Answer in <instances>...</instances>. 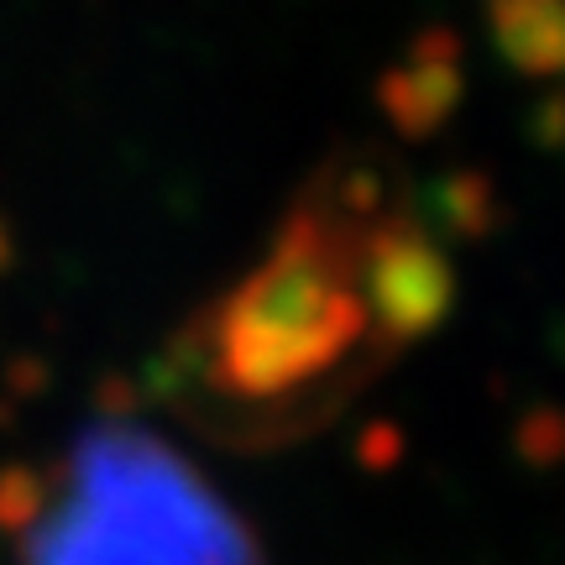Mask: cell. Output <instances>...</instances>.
I'll use <instances>...</instances> for the list:
<instances>
[{"instance_id":"obj_4","label":"cell","mask_w":565,"mask_h":565,"mask_svg":"<svg viewBox=\"0 0 565 565\" xmlns=\"http://www.w3.org/2000/svg\"><path fill=\"white\" fill-rule=\"evenodd\" d=\"M461 95V58L456 38H424L383 84L387 116L404 126L408 137H424L450 116V105Z\"/></svg>"},{"instance_id":"obj_5","label":"cell","mask_w":565,"mask_h":565,"mask_svg":"<svg viewBox=\"0 0 565 565\" xmlns=\"http://www.w3.org/2000/svg\"><path fill=\"white\" fill-rule=\"evenodd\" d=\"M487 21L513 68H524V74L561 68V0H487Z\"/></svg>"},{"instance_id":"obj_1","label":"cell","mask_w":565,"mask_h":565,"mask_svg":"<svg viewBox=\"0 0 565 565\" xmlns=\"http://www.w3.org/2000/svg\"><path fill=\"white\" fill-rule=\"evenodd\" d=\"M362 210L309 200L278 242L189 335V362L210 393L242 408H282L335 377L372 335L356 288Z\"/></svg>"},{"instance_id":"obj_2","label":"cell","mask_w":565,"mask_h":565,"mask_svg":"<svg viewBox=\"0 0 565 565\" xmlns=\"http://www.w3.org/2000/svg\"><path fill=\"white\" fill-rule=\"evenodd\" d=\"M53 503V498H47ZM26 565H263L246 524L194 466L131 424H95L38 513Z\"/></svg>"},{"instance_id":"obj_3","label":"cell","mask_w":565,"mask_h":565,"mask_svg":"<svg viewBox=\"0 0 565 565\" xmlns=\"http://www.w3.org/2000/svg\"><path fill=\"white\" fill-rule=\"evenodd\" d=\"M356 288H362L366 303V324H372V335H383L387 351L435 335L450 320V303H456L450 257L408 215L362 221Z\"/></svg>"},{"instance_id":"obj_6","label":"cell","mask_w":565,"mask_h":565,"mask_svg":"<svg viewBox=\"0 0 565 565\" xmlns=\"http://www.w3.org/2000/svg\"><path fill=\"white\" fill-rule=\"evenodd\" d=\"M11 263V236H6V225H0V267Z\"/></svg>"}]
</instances>
